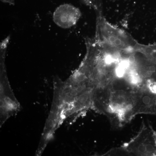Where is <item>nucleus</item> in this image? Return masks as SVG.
Listing matches in <instances>:
<instances>
[{
	"label": "nucleus",
	"instance_id": "nucleus-1",
	"mask_svg": "<svg viewBox=\"0 0 156 156\" xmlns=\"http://www.w3.org/2000/svg\"><path fill=\"white\" fill-rule=\"evenodd\" d=\"M150 132L143 124L137 134L122 147L129 155H152L156 154V148L151 137Z\"/></svg>",
	"mask_w": 156,
	"mask_h": 156
},
{
	"label": "nucleus",
	"instance_id": "nucleus-2",
	"mask_svg": "<svg viewBox=\"0 0 156 156\" xmlns=\"http://www.w3.org/2000/svg\"><path fill=\"white\" fill-rule=\"evenodd\" d=\"M21 109L20 104L8 86H2L1 90L0 126L1 127L10 117L16 115Z\"/></svg>",
	"mask_w": 156,
	"mask_h": 156
},
{
	"label": "nucleus",
	"instance_id": "nucleus-3",
	"mask_svg": "<svg viewBox=\"0 0 156 156\" xmlns=\"http://www.w3.org/2000/svg\"><path fill=\"white\" fill-rule=\"evenodd\" d=\"M80 10L72 5L63 4L56 9L53 13V20L58 26L67 29L75 25L80 19Z\"/></svg>",
	"mask_w": 156,
	"mask_h": 156
},
{
	"label": "nucleus",
	"instance_id": "nucleus-4",
	"mask_svg": "<svg viewBox=\"0 0 156 156\" xmlns=\"http://www.w3.org/2000/svg\"><path fill=\"white\" fill-rule=\"evenodd\" d=\"M86 5L93 9L96 13L102 12V0H81Z\"/></svg>",
	"mask_w": 156,
	"mask_h": 156
},
{
	"label": "nucleus",
	"instance_id": "nucleus-5",
	"mask_svg": "<svg viewBox=\"0 0 156 156\" xmlns=\"http://www.w3.org/2000/svg\"><path fill=\"white\" fill-rule=\"evenodd\" d=\"M116 73L117 77L121 78L124 75L125 69L119 66L116 69Z\"/></svg>",
	"mask_w": 156,
	"mask_h": 156
},
{
	"label": "nucleus",
	"instance_id": "nucleus-6",
	"mask_svg": "<svg viewBox=\"0 0 156 156\" xmlns=\"http://www.w3.org/2000/svg\"><path fill=\"white\" fill-rule=\"evenodd\" d=\"M97 78V80L99 82L103 83L106 80L107 77L105 74L101 73L98 74Z\"/></svg>",
	"mask_w": 156,
	"mask_h": 156
},
{
	"label": "nucleus",
	"instance_id": "nucleus-7",
	"mask_svg": "<svg viewBox=\"0 0 156 156\" xmlns=\"http://www.w3.org/2000/svg\"><path fill=\"white\" fill-rule=\"evenodd\" d=\"M130 63L128 60H123L120 63L119 66L125 69L129 67Z\"/></svg>",
	"mask_w": 156,
	"mask_h": 156
},
{
	"label": "nucleus",
	"instance_id": "nucleus-8",
	"mask_svg": "<svg viewBox=\"0 0 156 156\" xmlns=\"http://www.w3.org/2000/svg\"><path fill=\"white\" fill-rule=\"evenodd\" d=\"M129 62L130 63H133L135 61V58L134 56L131 55L129 57L128 60Z\"/></svg>",
	"mask_w": 156,
	"mask_h": 156
},
{
	"label": "nucleus",
	"instance_id": "nucleus-9",
	"mask_svg": "<svg viewBox=\"0 0 156 156\" xmlns=\"http://www.w3.org/2000/svg\"><path fill=\"white\" fill-rule=\"evenodd\" d=\"M149 70L152 73L155 72L156 71V68L154 66H151L149 67Z\"/></svg>",
	"mask_w": 156,
	"mask_h": 156
},
{
	"label": "nucleus",
	"instance_id": "nucleus-10",
	"mask_svg": "<svg viewBox=\"0 0 156 156\" xmlns=\"http://www.w3.org/2000/svg\"><path fill=\"white\" fill-rule=\"evenodd\" d=\"M153 73L152 72H151L150 70H149L147 71L146 72V73L145 75L147 77H150L152 75Z\"/></svg>",
	"mask_w": 156,
	"mask_h": 156
}]
</instances>
